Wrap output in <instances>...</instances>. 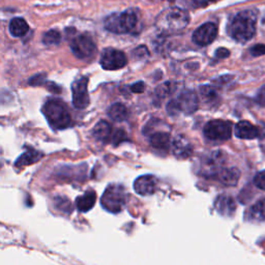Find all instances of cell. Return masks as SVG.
I'll list each match as a JSON object with an SVG mask.
<instances>
[{"label": "cell", "mask_w": 265, "mask_h": 265, "mask_svg": "<svg viewBox=\"0 0 265 265\" xmlns=\"http://www.w3.org/2000/svg\"><path fill=\"white\" fill-rule=\"evenodd\" d=\"M257 15L253 11L240 12L233 17L228 32L230 36L239 43H247L253 38L256 33Z\"/></svg>", "instance_id": "obj_1"}, {"label": "cell", "mask_w": 265, "mask_h": 265, "mask_svg": "<svg viewBox=\"0 0 265 265\" xmlns=\"http://www.w3.org/2000/svg\"><path fill=\"white\" fill-rule=\"evenodd\" d=\"M43 114L54 130H65L72 124L71 115L64 101L57 98H49L43 106Z\"/></svg>", "instance_id": "obj_2"}, {"label": "cell", "mask_w": 265, "mask_h": 265, "mask_svg": "<svg viewBox=\"0 0 265 265\" xmlns=\"http://www.w3.org/2000/svg\"><path fill=\"white\" fill-rule=\"evenodd\" d=\"M189 22L190 16L186 11L179 8H171L157 17L156 27L164 33H177L182 31Z\"/></svg>", "instance_id": "obj_3"}, {"label": "cell", "mask_w": 265, "mask_h": 265, "mask_svg": "<svg viewBox=\"0 0 265 265\" xmlns=\"http://www.w3.org/2000/svg\"><path fill=\"white\" fill-rule=\"evenodd\" d=\"M138 15L129 10L124 13H115L106 18L105 28L112 33H132L138 25Z\"/></svg>", "instance_id": "obj_4"}, {"label": "cell", "mask_w": 265, "mask_h": 265, "mask_svg": "<svg viewBox=\"0 0 265 265\" xmlns=\"http://www.w3.org/2000/svg\"><path fill=\"white\" fill-rule=\"evenodd\" d=\"M199 108V98L195 91L185 89L176 98L170 100L167 105V112L171 116H177L179 114L190 115L193 114Z\"/></svg>", "instance_id": "obj_5"}, {"label": "cell", "mask_w": 265, "mask_h": 265, "mask_svg": "<svg viewBox=\"0 0 265 265\" xmlns=\"http://www.w3.org/2000/svg\"><path fill=\"white\" fill-rule=\"evenodd\" d=\"M100 204L103 208L109 211V213H120L127 204L126 189L121 185H110L106 188L100 198Z\"/></svg>", "instance_id": "obj_6"}, {"label": "cell", "mask_w": 265, "mask_h": 265, "mask_svg": "<svg viewBox=\"0 0 265 265\" xmlns=\"http://www.w3.org/2000/svg\"><path fill=\"white\" fill-rule=\"evenodd\" d=\"M226 163V153L222 150H214L203 156L201 161V174L209 177L217 175Z\"/></svg>", "instance_id": "obj_7"}, {"label": "cell", "mask_w": 265, "mask_h": 265, "mask_svg": "<svg viewBox=\"0 0 265 265\" xmlns=\"http://www.w3.org/2000/svg\"><path fill=\"white\" fill-rule=\"evenodd\" d=\"M204 136L211 141H226L231 138V124L225 120L216 119L208 121L204 127Z\"/></svg>", "instance_id": "obj_8"}, {"label": "cell", "mask_w": 265, "mask_h": 265, "mask_svg": "<svg viewBox=\"0 0 265 265\" xmlns=\"http://www.w3.org/2000/svg\"><path fill=\"white\" fill-rule=\"evenodd\" d=\"M71 49L79 59L92 58L96 53V46L93 39L87 34L75 36L71 42Z\"/></svg>", "instance_id": "obj_9"}, {"label": "cell", "mask_w": 265, "mask_h": 265, "mask_svg": "<svg viewBox=\"0 0 265 265\" xmlns=\"http://www.w3.org/2000/svg\"><path fill=\"white\" fill-rule=\"evenodd\" d=\"M100 66L106 71H116L128 65V58L123 51L107 48L100 54Z\"/></svg>", "instance_id": "obj_10"}, {"label": "cell", "mask_w": 265, "mask_h": 265, "mask_svg": "<svg viewBox=\"0 0 265 265\" xmlns=\"http://www.w3.org/2000/svg\"><path fill=\"white\" fill-rule=\"evenodd\" d=\"M88 78L81 77L74 81L72 84V92H73V105L75 108L82 110L88 107L90 103L89 93H88Z\"/></svg>", "instance_id": "obj_11"}, {"label": "cell", "mask_w": 265, "mask_h": 265, "mask_svg": "<svg viewBox=\"0 0 265 265\" xmlns=\"http://www.w3.org/2000/svg\"><path fill=\"white\" fill-rule=\"evenodd\" d=\"M218 35V27L215 23L208 22L201 25L193 33V42L201 47L210 45Z\"/></svg>", "instance_id": "obj_12"}, {"label": "cell", "mask_w": 265, "mask_h": 265, "mask_svg": "<svg viewBox=\"0 0 265 265\" xmlns=\"http://www.w3.org/2000/svg\"><path fill=\"white\" fill-rule=\"evenodd\" d=\"M134 189L141 196H149L156 192L157 179L155 176L146 174L138 177L134 182Z\"/></svg>", "instance_id": "obj_13"}, {"label": "cell", "mask_w": 265, "mask_h": 265, "mask_svg": "<svg viewBox=\"0 0 265 265\" xmlns=\"http://www.w3.org/2000/svg\"><path fill=\"white\" fill-rule=\"evenodd\" d=\"M171 149L176 157L182 160L193 154V146L185 136H177L171 143Z\"/></svg>", "instance_id": "obj_14"}, {"label": "cell", "mask_w": 265, "mask_h": 265, "mask_svg": "<svg viewBox=\"0 0 265 265\" xmlns=\"http://www.w3.org/2000/svg\"><path fill=\"white\" fill-rule=\"evenodd\" d=\"M171 143L172 142L170 139V134L167 132L157 131L150 133L149 135V144L154 149L167 153V151L171 147Z\"/></svg>", "instance_id": "obj_15"}, {"label": "cell", "mask_w": 265, "mask_h": 265, "mask_svg": "<svg viewBox=\"0 0 265 265\" xmlns=\"http://www.w3.org/2000/svg\"><path fill=\"white\" fill-rule=\"evenodd\" d=\"M113 129L111 125L106 120H99L92 130L93 137L103 143H111V138L113 134Z\"/></svg>", "instance_id": "obj_16"}, {"label": "cell", "mask_w": 265, "mask_h": 265, "mask_svg": "<svg viewBox=\"0 0 265 265\" xmlns=\"http://www.w3.org/2000/svg\"><path fill=\"white\" fill-rule=\"evenodd\" d=\"M235 136L239 139L252 140L259 136V130L250 121L242 120L235 126Z\"/></svg>", "instance_id": "obj_17"}, {"label": "cell", "mask_w": 265, "mask_h": 265, "mask_svg": "<svg viewBox=\"0 0 265 265\" xmlns=\"http://www.w3.org/2000/svg\"><path fill=\"white\" fill-rule=\"evenodd\" d=\"M215 206L218 213L223 216H232L236 209V204L234 200L229 196H220L217 199Z\"/></svg>", "instance_id": "obj_18"}, {"label": "cell", "mask_w": 265, "mask_h": 265, "mask_svg": "<svg viewBox=\"0 0 265 265\" xmlns=\"http://www.w3.org/2000/svg\"><path fill=\"white\" fill-rule=\"evenodd\" d=\"M219 180L228 187H234L237 185L240 172L237 168H223L218 174H217Z\"/></svg>", "instance_id": "obj_19"}, {"label": "cell", "mask_w": 265, "mask_h": 265, "mask_svg": "<svg viewBox=\"0 0 265 265\" xmlns=\"http://www.w3.org/2000/svg\"><path fill=\"white\" fill-rule=\"evenodd\" d=\"M96 202V194L94 191H87L84 195L79 196L76 199V207L81 213H87Z\"/></svg>", "instance_id": "obj_20"}, {"label": "cell", "mask_w": 265, "mask_h": 265, "mask_svg": "<svg viewBox=\"0 0 265 265\" xmlns=\"http://www.w3.org/2000/svg\"><path fill=\"white\" fill-rule=\"evenodd\" d=\"M108 115L112 120L121 123L129 117V110L124 104L116 103V104H113L109 108Z\"/></svg>", "instance_id": "obj_21"}, {"label": "cell", "mask_w": 265, "mask_h": 265, "mask_svg": "<svg viewBox=\"0 0 265 265\" xmlns=\"http://www.w3.org/2000/svg\"><path fill=\"white\" fill-rule=\"evenodd\" d=\"M42 153L36 151V150H28L25 153H23L22 155H20V157L16 161L15 166L16 167H24V166H29L32 165L36 162H38L42 158Z\"/></svg>", "instance_id": "obj_22"}, {"label": "cell", "mask_w": 265, "mask_h": 265, "mask_svg": "<svg viewBox=\"0 0 265 265\" xmlns=\"http://www.w3.org/2000/svg\"><path fill=\"white\" fill-rule=\"evenodd\" d=\"M29 26L22 18H15L10 23V32L15 37H22L27 34Z\"/></svg>", "instance_id": "obj_23"}, {"label": "cell", "mask_w": 265, "mask_h": 265, "mask_svg": "<svg viewBox=\"0 0 265 265\" xmlns=\"http://www.w3.org/2000/svg\"><path fill=\"white\" fill-rule=\"evenodd\" d=\"M249 216L252 221L261 222L265 220V198L259 200L251 207Z\"/></svg>", "instance_id": "obj_24"}, {"label": "cell", "mask_w": 265, "mask_h": 265, "mask_svg": "<svg viewBox=\"0 0 265 265\" xmlns=\"http://www.w3.org/2000/svg\"><path fill=\"white\" fill-rule=\"evenodd\" d=\"M176 88H177V84L175 82L168 81V82H165V83L161 84L160 86L156 87L155 94L157 95L158 98L163 99V98L168 97L171 94H173L175 92Z\"/></svg>", "instance_id": "obj_25"}, {"label": "cell", "mask_w": 265, "mask_h": 265, "mask_svg": "<svg viewBox=\"0 0 265 265\" xmlns=\"http://www.w3.org/2000/svg\"><path fill=\"white\" fill-rule=\"evenodd\" d=\"M201 98L203 99L204 103L206 104H211V103H215L218 99V93L217 90L211 87L209 85H203L200 87L199 89Z\"/></svg>", "instance_id": "obj_26"}, {"label": "cell", "mask_w": 265, "mask_h": 265, "mask_svg": "<svg viewBox=\"0 0 265 265\" xmlns=\"http://www.w3.org/2000/svg\"><path fill=\"white\" fill-rule=\"evenodd\" d=\"M62 42V34L59 31L52 29L47 31L43 36V43L46 46H56Z\"/></svg>", "instance_id": "obj_27"}, {"label": "cell", "mask_w": 265, "mask_h": 265, "mask_svg": "<svg viewBox=\"0 0 265 265\" xmlns=\"http://www.w3.org/2000/svg\"><path fill=\"white\" fill-rule=\"evenodd\" d=\"M126 140H127V134H126V132L124 130L116 129L115 131H113L112 138H111V143L114 146L119 145L121 142H124Z\"/></svg>", "instance_id": "obj_28"}, {"label": "cell", "mask_w": 265, "mask_h": 265, "mask_svg": "<svg viewBox=\"0 0 265 265\" xmlns=\"http://www.w3.org/2000/svg\"><path fill=\"white\" fill-rule=\"evenodd\" d=\"M220 0H188V4L193 9H201L208 7L211 4H216Z\"/></svg>", "instance_id": "obj_29"}, {"label": "cell", "mask_w": 265, "mask_h": 265, "mask_svg": "<svg viewBox=\"0 0 265 265\" xmlns=\"http://www.w3.org/2000/svg\"><path fill=\"white\" fill-rule=\"evenodd\" d=\"M55 203H56V206L57 208L64 210L65 213H71L72 211V204L70 202V200H68V198H62V197H58L55 199Z\"/></svg>", "instance_id": "obj_30"}, {"label": "cell", "mask_w": 265, "mask_h": 265, "mask_svg": "<svg viewBox=\"0 0 265 265\" xmlns=\"http://www.w3.org/2000/svg\"><path fill=\"white\" fill-rule=\"evenodd\" d=\"M254 182L256 185L257 188L265 191V171H261L259 172L254 179Z\"/></svg>", "instance_id": "obj_31"}, {"label": "cell", "mask_w": 265, "mask_h": 265, "mask_svg": "<svg viewBox=\"0 0 265 265\" xmlns=\"http://www.w3.org/2000/svg\"><path fill=\"white\" fill-rule=\"evenodd\" d=\"M251 53L253 56H261L265 54V45H256L251 49Z\"/></svg>", "instance_id": "obj_32"}, {"label": "cell", "mask_w": 265, "mask_h": 265, "mask_svg": "<svg viewBox=\"0 0 265 265\" xmlns=\"http://www.w3.org/2000/svg\"><path fill=\"white\" fill-rule=\"evenodd\" d=\"M45 75H42V74H38V75H35L34 77H32L30 80H29V84L30 85H33V86H37V85H42L45 83Z\"/></svg>", "instance_id": "obj_33"}, {"label": "cell", "mask_w": 265, "mask_h": 265, "mask_svg": "<svg viewBox=\"0 0 265 265\" xmlns=\"http://www.w3.org/2000/svg\"><path fill=\"white\" fill-rule=\"evenodd\" d=\"M130 88L135 93H142L145 90V84L142 81L141 82H137L134 85H132Z\"/></svg>", "instance_id": "obj_34"}, {"label": "cell", "mask_w": 265, "mask_h": 265, "mask_svg": "<svg viewBox=\"0 0 265 265\" xmlns=\"http://www.w3.org/2000/svg\"><path fill=\"white\" fill-rule=\"evenodd\" d=\"M230 55V52H229V50H227V49H225V48H220V49H218L217 50V52H216V57L217 58H226V57H228Z\"/></svg>", "instance_id": "obj_35"}, {"label": "cell", "mask_w": 265, "mask_h": 265, "mask_svg": "<svg viewBox=\"0 0 265 265\" xmlns=\"http://www.w3.org/2000/svg\"><path fill=\"white\" fill-rule=\"evenodd\" d=\"M260 99H261V104L265 106V86L263 87V89L260 92Z\"/></svg>", "instance_id": "obj_36"}]
</instances>
